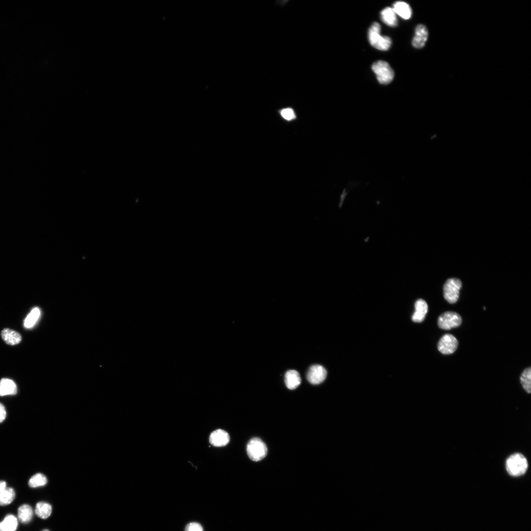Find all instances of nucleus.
<instances>
[{"instance_id": "6e6552de", "label": "nucleus", "mask_w": 531, "mask_h": 531, "mask_svg": "<svg viewBox=\"0 0 531 531\" xmlns=\"http://www.w3.org/2000/svg\"><path fill=\"white\" fill-rule=\"evenodd\" d=\"M326 375V370L323 366L315 364L309 368L307 373V379L311 384H318L324 382Z\"/></svg>"}, {"instance_id": "9b49d317", "label": "nucleus", "mask_w": 531, "mask_h": 531, "mask_svg": "<svg viewBox=\"0 0 531 531\" xmlns=\"http://www.w3.org/2000/svg\"><path fill=\"white\" fill-rule=\"evenodd\" d=\"M15 492L11 487H6L3 480H0V505L4 506L10 504L14 500Z\"/></svg>"}, {"instance_id": "9d476101", "label": "nucleus", "mask_w": 531, "mask_h": 531, "mask_svg": "<svg viewBox=\"0 0 531 531\" xmlns=\"http://www.w3.org/2000/svg\"><path fill=\"white\" fill-rule=\"evenodd\" d=\"M428 35L426 27L422 25H418L415 30V35L413 39L412 45L416 48H421L425 44Z\"/></svg>"}, {"instance_id": "412c9836", "label": "nucleus", "mask_w": 531, "mask_h": 531, "mask_svg": "<svg viewBox=\"0 0 531 531\" xmlns=\"http://www.w3.org/2000/svg\"><path fill=\"white\" fill-rule=\"evenodd\" d=\"M40 315V311L38 308H33L24 320V326L27 328L32 327L37 322Z\"/></svg>"}, {"instance_id": "b1692460", "label": "nucleus", "mask_w": 531, "mask_h": 531, "mask_svg": "<svg viewBox=\"0 0 531 531\" xmlns=\"http://www.w3.org/2000/svg\"><path fill=\"white\" fill-rule=\"evenodd\" d=\"M278 113L281 118L287 122H292L297 118L295 110L291 107L283 108L279 110Z\"/></svg>"}, {"instance_id": "f257e3e1", "label": "nucleus", "mask_w": 531, "mask_h": 531, "mask_svg": "<svg viewBox=\"0 0 531 531\" xmlns=\"http://www.w3.org/2000/svg\"><path fill=\"white\" fill-rule=\"evenodd\" d=\"M505 468L508 473L513 476L524 474L528 468V463L522 454L516 453L510 456L506 461Z\"/></svg>"}, {"instance_id": "0eeeda50", "label": "nucleus", "mask_w": 531, "mask_h": 531, "mask_svg": "<svg viewBox=\"0 0 531 531\" xmlns=\"http://www.w3.org/2000/svg\"><path fill=\"white\" fill-rule=\"evenodd\" d=\"M458 345V340L453 335L446 334L440 339L438 344V349L442 354H448L454 353L457 349Z\"/></svg>"}, {"instance_id": "f3484780", "label": "nucleus", "mask_w": 531, "mask_h": 531, "mask_svg": "<svg viewBox=\"0 0 531 531\" xmlns=\"http://www.w3.org/2000/svg\"><path fill=\"white\" fill-rule=\"evenodd\" d=\"M32 516V509L30 505L24 504L18 508V517L21 523L24 524L29 523L31 520Z\"/></svg>"}, {"instance_id": "aec40b11", "label": "nucleus", "mask_w": 531, "mask_h": 531, "mask_svg": "<svg viewBox=\"0 0 531 531\" xmlns=\"http://www.w3.org/2000/svg\"><path fill=\"white\" fill-rule=\"evenodd\" d=\"M52 512V506L48 503L45 502H39L37 503L35 513L39 518L45 519L48 518Z\"/></svg>"}, {"instance_id": "7ed1b4c3", "label": "nucleus", "mask_w": 531, "mask_h": 531, "mask_svg": "<svg viewBox=\"0 0 531 531\" xmlns=\"http://www.w3.org/2000/svg\"><path fill=\"white\" fill-rule=\"evenodd\" d=\"M379 82L383 85L390 83L394 78V71L389 64L384 60H379L372 65Z\"/></svg>"}, {"instance_id": "4468645a", "label": "nucleus", "mask_w": 531, "mask_h": 531, "mask_svg": "<svg viewBox=\"0 0 531 531\" xmlns=\"http://www.w3.org/2000/svg\"><path fill=\"white\" fill-rule=\"evenodd\" d=\"M285 383L289 389H295L301 383V378L298 372L295 370H288L285 375Z\"/></svg>"}, {"instance_id": "4be33fe9", "label": "nucleus", "mask_w": 531, "mask_h": 531, "mask_svg": "<svg viewBox=\"0 0 531 531\" xmlns=\"http://www.w3.org/2000/svg\"><path fill=\"white\" fill-rule=\"evenodd\" d=\"M520 381L525 390L528 393L531 391V368L524 370L520 377Z\"/></svg>"}, {"instance_id": "20e7f679", "label": "nucleus", "mask_w": 531, "mask_h": 531, "mask_svg": "<svg viewBox=\"0 0 531 531\" xmlns=\"http://www.w3.org/2000/svg\"><path fill=\"white\" fill-rule=\"evenodd\" d=\"M246 449L249 457L254 461L263 459L267 451L266 444L258 438H253L249 442Z\"/></svg>"}, {"instance_id": "a878e982", "label": "nucleus", "mask_w": 531, "mask_h": 531, "mask_svg": "<svg viewBox=\"0 0 531 531\" xmlns=\"http://www.w3.org/2000/svg\"><path fill=\"white\" fill-rule=\"evenodd\" d=\"M6 411L4 406L0 403V423L2 422L6 417Z\"/></svg>"}, {"instance_id": "39448f33", "label": "nucleus", "mask_w": 531, "mask_h": 531, "mask_svg": "<svg viewBox=\"0 0 531 531\" xmlns=\"http://www.w3.org/2000/svg\"><path fill=\"white\" fill-rule=\"evenodd\" d=\"M461 287L462 282L459 279H448L443 286V296L445 300L450 303H455L458 299Z\"/></svg>"}, {"instance_id": "1a4fd4ad", "label": "nucleus", "mask_w": 531, "mask_h": 531, "mask_svg": "<svg viewBox=\"0 0 531 531\" xmlns=\"http://www.w3.org/2000/svg\"><path fill=\"white\" fill-rule=\"evenodd\" d=\"M209 441L210 444L214 446H223L229 443L230 436L225 431L217 429L211 433Z\"/></svg>"}, {"instance_id": "f03ea898", "label": "nucleus", "mask_w": 531, "mask_h": 531, "mask_svg": "<svg viewBox=\"0 0 531 531\" xmlns=\"http://www.w3.org/2000/svg\"><path fill=\"white\" fill-rule=\"evenodd\" d=\"M381 26L377 22L373 23L368 30V40L374 48L382 51L387 50L391 44V40L387 36H381L380 34Z\"/></svg>"}, {"instance_id": "f8f14e48", "label": "nucleus", "mask_w": 531, "mask_h": 531, "mask_svg": "<svg viewBox=\"0 0 531 531\" xmlns=\"http://www.w3.org/2000/svg\"><path fill=\"white\" fill-rule=\"evenodd\" d=\"M414 307L415 311L412 316V320L414 322L420 323L425 319L428 311V305L425 300L419 299L415 302Z\"/></svg>"}, {"instance_id": "393cba45", "label": "nucleus", "mask_w": 531, "mask_h": 531, "mask_svg": "<svg viewBox=\"0 0 531 531\" xmlns=\"http://www.w3.org/2000/svg\"><path fill=\"white\" fill-rule=\"evenodd\" d=\"M185 531H203V529L200 524L192 522L186 525Z\"/></svg>"}, {"instance_id": "bb28decb", "label": "nucleus", "mask_w": 531, "mask_h": 531, "mask_svg": "<svg viewBox=\"0 0 531 531\" xmlns=\"http://www.w3.org/2000/svg\"><path fill=\"white\" fill-rule=\"evenodd\" d=\"M49 531V530H43V531Z\"/></svg>"}, {"instance_id": "a211bd4d", "label": "nucleus", "mask_w": 531, "mask_h": 531, "mask_svg": "<svg viewBox=\"0 0 531 531\" xmlns=\"http://www.w3.org/2000/svg\"><path fill=\"white\" fill-rule=\"evenodd\" d=\"M382 21L387 25L395 27L397 25V19L396 13L392 8L386 7L381 12Z\"/></svg>"}, {"instance_id": "5701e85b", "label": "nucleus", "mask_w": 531, "mask_h": 531, "mask_svg": "<svg viewBox=\"0 0 531 531\" xmlns=\"http://www.w3.org/2000/svg\"><path fill=\"white\" fill-rule=\"evenodd\" d=\"M47 482L46 477L42 473H38L33 475L29 480V485L32 488H35L45 485Z\"/></svg>"}, {"instance_id": "dca6fc26", "label": "nucleus", "mask_w": 531, "mask_h": 531, "mask_svg": "<svg viewBox=\"0 0 531 531\" xmlns=\"http://www.w3.org/2000/svg\"><path fill=\"white\" fill-rule=\"evenodd\" d=\"M393 10L402 18L407 20L412 15V9L410 6L404 1H396L393 4Z\"/></svg>"}, {"instance_id": "2eb2a0df", "label": "nucleus", "mask_w": 531, "mask_h": 531, "mask_svg": "<svg viewBox=\"0 0 531 531\" xmlns=\"http://www.w3.org/2000/svg\"><path fill=\"white\" fill-rule=\"evenodd\" d=\"M17 392V386L11 380L3 378L0 381V396L14 395Z\"/></svg>"}, {"instance_id": "423d86ee", "label": "nucleus", "mask_w": 531, "mask_h": 531, "mask_svg": "<svg viewBox=\"0 0 531 531\" xmlns=\"http://www.w3.org/2000/svg\"><path fill=\"white\" fill-rule=\"evenodd\" d=\"M462 321L461 317L458 313L447 311L440 316L438 324L440 328L448 330L459 326L462 323Z\"/></svg>"}, {"instance_id": "ddd939ff", "label": "nucleus", "mask_w": 531, "mask_h": 531, "mask_svg": "<svg viewBox=\"0 0 531 531\" xmlns=\"http://www.w3.org/2000/svg\"><path fill=\"white\" fill-rule=\"evenodd\" d=\"M1 336L5 343L11 346L18 344L22 340V336L19 332L8 328L2 330Z\"/></svg>"}, {"instance_id": "6ab92c4d", "label": "nucleus", "mask_w": 531, "mask_h": 531, "mask_svg": "<svg viewBox=\"0 0 531 531\" xmlns=\"http://www.w3.org/2000/svg\"><path fill=\"white\" fill-rule=\"evenodd\" d=\"M18 526L16 518L13 515H7L0 522V531H15Z\"/></svg>"}]
</instances>
